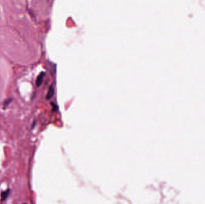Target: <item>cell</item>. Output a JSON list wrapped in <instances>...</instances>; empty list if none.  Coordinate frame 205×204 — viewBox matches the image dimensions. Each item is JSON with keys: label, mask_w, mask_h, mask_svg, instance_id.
Wrapping results in <instances>:
<instances>
[{"label": "cell", "mask_w": 205, "mask_h": 204, "mask_svg": "<svg viewBox=\"0 0 205 204\" xmlns=\"http://www.w3.org/2000/svg\"><path fill=\"white\" fill-rule=\"evenodd\" d=\"M24 204H27V203H24Z\"/></svg>", "instance_id": "obj_6"}, {"label": "cell", "mask_w": 205, "mask_h": 204, "mask_svg": "<svg viewBox=\"0 0 205 204\" xmlns=\"http://www.w3.org/2000/svg\"><path fill=\"white\" fill-rule=\"evenodd\" d=\"M54 88L52 85H51L49 88V89H48V93H47V95H46V98L47 99H50L54 95Z\"/></svg>", "instance_id": "obj_3"}, {"label": "cell", "mask_w": 205, "mask_h": 204, "mask_svg": "<svg viewBox=\"0 0 205 204\" xmlns=\"http://www.w3.org/2000/svg\"><path fill=\"white\" fill-rule=\"evenodd\" d=\"M45 74H46V73L42 71L37 76V79H36V85L37 86H40L42 84L43 80V78L44 77Z\"/></svg>", "instance_id": "obj_1"}, {"label": "cell", "mask_w": 205, "mask_h": 204, "mask_svg": "<svg viewBox=\"0 0 205 204\" xmlns=\"http://www.w3.org/2000/svg\"><path fill=\"white\" fill-rule=\"evenodd\" d=\"M10 189H8L6 190L3 192L1 193V201L3 202V201L5 200L7 198L9 195H10Z\"/></svg>", "instance_id": "obj_2"}, {"label": "cell", "mask_w": 205, "mask_h": 204, "mask_svg": "<svg viewBox=\"0 0 205 204\" xmlns=\"http://www.w3.org/2000/svg\"><path fill=\"white\" fill-rule=\"evenodd\" d=\"M12 101H13V99H12V98H8L7 99H6V100L5 101V102L4 103V106L5 107L9 106V105L12 103Z\"/></svg>", "instance_id": "obj_4"}, {"label": "cell", "mask_w": 205, "mask_h": 204, "mask_svg": "<svg viewBox=\"0 0 205 204\" xmlns=\"http://www.w3.org/2000/svg\"><path fill=\"white\" fill-rule=\"evenodd\" d=\"M52 104L53 105L52 106H53V110H57V109H58V106H57V104H55L54 103H52Z\"/></svg>", "instance_id": "obj_5"}]
</instances>
